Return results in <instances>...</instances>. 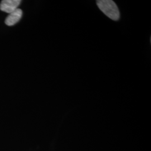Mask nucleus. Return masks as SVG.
I'll return each instance as SVG.
<instances>
[{"label": "nucleus", "mask_w": 151, "mask_h": 151, "mask_svg": "<svg viewBox=\"0 0 151 151\" xmlns=\"http://www.w3.org/2000/svg\"><path fill=\"white\" fill-rule=\"evenodd\" d=\"M97 6L103 13L114 21L120 18L119 9L116 4L111 0H100L96 2Z\"/></svg>", "instance_id": "nucleus-1"}, {"label": "nucleus", "mask_w": 151, "mask_h": 151, "mask_svg": "<svg viewBox=\"0 0 151 151\" xmlns=\"http://www.w3.org/2000/svg\"><path fill=\"white\" fill-rule=\"evenodd\" d=\"M20 2V0H3L0 4V10L10 14L17 9Z\"/></svg>", "instance_id": "nucleus-2"}, {"label": "nucleus", "mask_w": 151, "mask_h": 151, "mask_svg": "<svg viewBox=\"0 0 151 151\" xmlns=\"http://www.w3.org/2000/svg\"><path fill=\"white\" fill-rule=\"evenodd\" d=\"M22 15V11L20 9H17L15 11L9 14L6 17L5 24L8 26H12L15 25L21 19Z\"/></svg>", "instance_id": "nucleus-3"}]
</instances>
